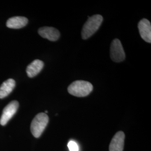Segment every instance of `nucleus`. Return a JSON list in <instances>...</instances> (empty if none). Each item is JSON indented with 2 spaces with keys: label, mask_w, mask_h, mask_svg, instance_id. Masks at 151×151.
<instances>
[{
  "label": "nucleus",
  "mask_w": 151,
  "mask_h": 151,
  "mask_svg": "<svg viewBox=\"0 0 151 151\" xmlns=\"http://www.w3.org/2000/svg\"><path fill=\"white\" fill-rule=\"evenodd\" d=\"M68 92L76 97H85L93 90V86L89 82L77 80L71 83L68 87Z\"/></svg>",
  "instance_id": "1"
},
{
  "label": "nucleus",
  "mask_w": 151,
  "mask_h": 151,
  "mask_svg": "<svg viewBox=\"0 0 151 151\" xmlns=\"http://www.w3.org/2000/svg\"><path fill=\"white\" fill-rule=\"evenodd\" d=\"M103 21V16L100 15H95L88 17L82 29V38L83 39H87L91 37L97 32Z\"/></svg>",
  "instance_id": "2"
},
{
  "label": "nucleus",
  "mask_w": 151,
  "mask_h": 151,
  "mask_svg": "<svg viewBox=\"0 0 151 151\" xmlns=\"http://www.w3.org/2000/svg\"><path fill=\"white\" fill-rule=\"evenodd\" d=\"M49 117L47 114L41 113L37 114L32 120L30 130L32 135L35 138H39L48 124Z\"/></svg>",
  "instance_id": "3"
},
{
  "label": "nucleus",
  "mask_w": 151,
  "mask_h": 151,
  "mask_svg": "<svg viewBox=\"0 0 151 151\" xmlns=\"http://www.w3.org/2000/svg\"><path fill=\"white\" fill-rule=\"evenodd\" d=\"M110 57L115 62H121L125 58V54L122 44L118 39L113 40L110 45Z\"/></svg>",
  "instance_id": "4"
},
{
  "label": "nucleus",
  "mask_w": 151,
  "mask_h": 151,
  "mask_svg": "<svg viewBox=\"0 0 151 151\" xmlns=\"http://www.w3.org/2000/svg\"><path fill=\"white\" fill-rule=\"evenodd\" d=\"M19 104L16 101H12L4 108L0 118V124L2 126L6 125L8 122L14 116L19 108Z\"/></svg>",
  "instance_id": "5"
},
{
  "label": "nucleus",
  "mask_w": 151,
  "mask_h": 151,
  "mask_svg": "<svg viewBox=\"0 0 151 151\" xmlns=\"http://www.w3.org/2000/svg\"><path fill=\"white\" fill-rule=\"evenodd\" d=\"M138 27L142 38L146 42L151 43V22L146 19H143L139 22Z\"/></svg>",
  "instance_id": "6"
},
{
  "label": "nucleus",
  "mask_w": 151,
  "mask_h": 151,
  "mask_svg": "<svg viewBox=\"0 0 151 151\" xmlns=\"http://www.w3.org/2000/svg\"><path fill=\"white\" fill-rule=\"evenodd\" d=\"M125 134L123 132H117L112 138L109 146V151H123Z\"/></svg>",
  "instance_id": "7"
},
{
  "label": "nucleus",
  "mask_w": 151,
  "mask_h": 151,
  "mask_svg": "<svg viewBox=\"0 0 151 151\" xmlns=\"http://www.w3.org/2000/svg\"><path fill=\"white\" fill-rule=\"evenodd\" d=\"M38 33L42 37L52 42L57 40L60 37V32L53 27H41L39 29Z\"/></svg>",
  "instance_id": "8"
},
{
  "label": "nucleus",
  "mask_w": 151,
  "mask_h": 151,
  "mask_svg": "<svg viewBox=\"0 0 151 151\" xmlns=\"http://www.w3.org/2000/svg\"><path fill=\"white\" fill-rule=\"evenodd\" d=\"M28 23V19L23 16H15L10 18L6 22V26L11 29H19L25 27Z\"/></svg>",
  "instance_id": "9"
},
{
  "label": "nucleus",
  "mask_w": 151,
  "mask_h": 151,
  "mask_svg": "<svg viewBox=\"0 0 151 151\" xmlns=\"http://www.w3.org/2000/svg\"><path fill=\"white\" fill-rule=\"evenodd\" d=\"M44 63L40 60H35L27 65V73L30 78H32L38 75L42 70L44 67Z\"/></svg>",
  "instance_id": "10"
},
{
  "label": "nucleus",
  "mask_w": 151,
  "mask_h": 151,
  "mask_svg": "<svg viewBox=\"0 0 151 151\" xmlns=\"http://www.w3.org/2000/svg\"><path fill=\"white\" fill-rule=\"evenodd\" d=\"M15 85V81L12 78H9L3 82L0 86V99H4L14 89Z\"/></svg>",
  "instance_id": "11"
},
{
  "label": "nucleus",
  "mask_w": 151,
  "mask_h": 151,
  "mask_svg": "<svg viewBox=\"0 0 151 151\" xmlns=\"http://www.w3.org/2000/svg\"><path fill=\"white\" fill-rule=\"evenodd\" d=\"M68 147L70 151H79V148L77 143L73 140H70L68 142Z\"/></svg>",
  "instance_id": "12"
},
{
  "label": "nucleus",
  "mask_w": 151,
  "mask_h": 151,
  "mask_svg": "<svg viewBox=\"0 0 151 151\" xmlns=\"http://www.w3.org/2000/svg\"><path fill=\"white\" fill-rule=\"evenodd\" d=\"M45 113H48V111H45Z\"/></svg>",
  "instance_id": "13"
}]
</instances>
